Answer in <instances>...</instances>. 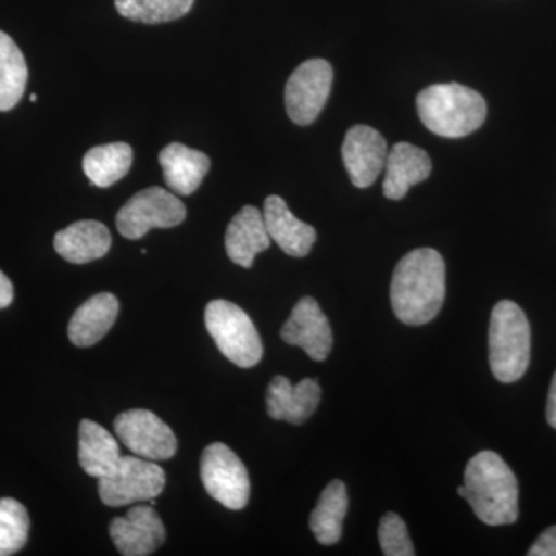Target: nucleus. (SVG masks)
I'll list each match as a JSON object with an SVG mask.
<instances>
[{
    "label": "nucleus",
    "mask_w": 556,
    "mask_h": 556,
    "mask_svg": "<svg viewBox=\"0 0 556 556\" xmlns=\"http://www.w3.org/2000/svg\"><path fill=\"white\" fill-rule=\"evenodd\" d=\"M200 475L208 495L229 510L248 506L251 495L248 470L228 445L214 442L204 450Z\"/></svg>",
    "instance_id": "obj_8"
},
{
    "label": "nucleus",
    "mask_w": 556,
    "mask_h": 556,
    "mask_svg": "<svg viewBox=\"0 0 556 556\" xmlns=\"http://www.w3.org/2000/svg\"><path fill=\"white\" fill-rule=\"evenodd\" d=\"M546 416L547 422L556 430V372L548 390Z\"/></svg>",
    "instance_id": "obj_30"
},
{
    "label": "nucleus",
    "mask_w": 556,
    "mask_h": 556,
    "mask_svg": "<svg viewBox=\"0 0 556 556\" xmlns=\"http://www.w3.org/2000/svg\"><path fill=\"white\" fill-rule=\"evenodd\" d=\"M24 54L7 33L0 31V112L16 108L27 87Z\"/></svg>",
    "instance_id": "obj_24"
},
{
    "label": "nucleus",
    "mask_w": 556,
    "mask_h": 556,
    "mask_svg": "<svg viewBox=\"0 0 556 556\" xmlns=\"http://www.w3.org/2000/svg\"><path fill=\"white\" fill-rule=\"evenodd\" d=\"M266 229L270 240L276 241L278 248L291 257H306L317 240L316 229L306 223L300 222L283 199L270 195L263 207Z\"/></svg>",
    "instance_id": "obj_15"
},
{
    "label": "nucleus",
    "mask_w": 556,
    "mask_h": 556,
    "mask_svg": "<svg viewBox=\"0 0 556 556\" xmlns=\"http://www.w3.org/2000/svg\"><path fill=\"white\" fill-rule=\"evenodd\" d=\"M208 334L223 356L240 368H252L262 361L263 345L251 317L236 303L212 300L204 313Z\"/></svg>",
    "instance_id": "obj_5"
},
{
    "label": "nucleus",
    "mask_w": 556,
    "mask_h": 556,
    "mask_svg": "<svg viewBox=\"0 0 556 556\" xmlns=\"http://www.w3.org/2000/svg\"><path fill=\"white\" fill-rule=\"evenodd\" d=\"M166 473L155 460L121 456L118 464L98 482L101 501L109 507H123L153 501L163 493Z\"/></svg>",
    "instance_id": "obj_6"
},
{
    "label": "nucleus",
    "mask_w": 556,
    "mask_h": 556,
    "mask_svg": "<svg viewBox=\"0 0 556 556\" xmlns=\"http://www.w3.org/2000/svg\"><path fill=\"white\" fill-rule=\"evenodd\" d=\"M193 0H115L121 16L142 24H163L186 16Z\"/></svg>",
    "instance_id": "obj_25"
},
{
    "label": "nucleus",
    "mask_w": 556,
    "mask_h": 556,
    "mask_svg": "<svg viewBox=\"0 0 556 556\" xmlns=\"http://www.w3.org/2000/svg\"><path fill=\"white\" fill-rule=\"evenodd\" d=\"M110 538L121 555H152L166 541V529L155 508L137 506L126 517L113 519L109 527Z\"/></svg>",
    "instance_id": "obj_13"
},
{
    "label": "nucleus",
    "mask_w": 556,
    "mask_h": 556,
    "mask_svg": "<svg viewBox=\"0 0 556 556\" xmlns=\"http://www.w3.org/2000/svg\"><path fill=\"white\" fill-rule=\"evenodd\" d=\"M79 464L89 477L102 478L116 467L121 459L116 439L90 419L79 424Z\"/></svg>",
    "instance_id": "obj_21"
},
{
    "label": "nucleus",
    "mask_w": 556,
    "mask_h": 556,
    "mask_svg": "<svg viewBox=\"0 0 556 556\" xmlns=\"http://www.w3.org/2000/svg\"><path fill=\"white\" fill-rule=\"evenodd\" d=\"M379 543L383 555L387 556H413L416 554L404 519L393 511L380 519Z\"/></svg>",
    "instance_id": "obj_27"
},
{
    "label": "nucleus",
    "mask_w": 556,
    "mask_h": 556,
    "mask_svg": "<svg viewBox=\"0 0 556 556\" xmlns=\"http://www.w3.org/2000/svg\"><path fill=\"white\" fill-rule=\"evenodd\" d=\"M30 517L13 497L0 500V556L17 554L27 544Z\"/></svg>",
    "instance_id": "obj_26"
},
{
    "label": "nucleus",
    "mask_w": 556,
    "mask_h": 556,
    "mask_svg": "<svg viewBox=\"0 0 556 556\" xmlns=\"http://www.w3.org/2000/svg\"><path fill=\"white\" fill-rule=\"evenodd\" d=\"M112 247L108 226L94 219L73 223L54 236V249L73 265H86L104 257Z\"/></svg>",
    "instance_id": "obj_18"
},
{
    "label": "nucleus",
    "mask_w": 556,
    "mask_h": 556,
    "mask_svg": "<svg viewBox=\"0 0 556 556\" xmlns=\"http://www.w3.org/2000/svg\"><path fill=\"white\" fill-rule=\"evenodd\" d=\"M119 314V300L110 292H101L87 300L73 314L68 325V338L73 345H97L115 325Z\"/></svg>",
    "instance_id": "obj_19"
},
{
    "label": "nucleus",
    "mask_w": 556,
    "mask_h": 556,
    "mask_svg": "<svg viewBox=\"0 0 556 556\" xmlns=\"http://www.w3.org/2000/svg\"><path fill=\"white\" fill-rule=\"evenodd\" d=\"M30 100L35 102L36 100H38V97H36V94H31Z\"/></svg>",
    "instance_id": "obj_31"
},
{
    "label": "nucleus",
    "mask_w": 556,
    "mask_h": 556,
    "mask_svg": "<svg viewBox=\"0 0 556 556\" xmlns=\"http://www.w3.org/2000/svg\"><path fill=\"white\" fill-rule=\"evenodd\" d=\"M433 164L426 150L397 142L388 152L386 163V181H383V195L388 200H402L408 190L430 177Z\"/></svg>",
    "instance_id": "obj_16"
},
{
    "label": "nucleus",
    "mask_w": 556,
    "mask_h": 556,
    "mask_svg": "<svg viewBox=\"0 0 556 556\" xmlns=\"http://www.w3.org/2000/svg\"><path fill=\"white\" fill-rule=\"evenodd\" d=\"M14 298V289L13 283H11L10 278L5 276V274L0 270V309L7 308V306L11 305Z\"/></svg>",
    "instance_id": "obj_29"
},
{
    "label": "nucleus",
    "mask_w": 556,
    "mask_h": 556,
    "mask_svg": "<svg viewBox=\"0 0 556 556\" xmlns=\"http://www.w3.org/2000/svg\"><path fill=\"white\" fill-rule=\"evenodd\" d=\"M263 212L257 207L244 206L229 223L225 247L228 257L241 268H251L255 255L270 247Z\"/></svg>",
    "instance_id": "obj_17"
},
{
    "label": "nucleus",
    "mask_w": 556,
    "mask_h": 556,
    "mask_svg": "<svg viewBox=\"0 0 556 556\" xmlns=\"http://www.w3.org/2000/svg\"><path fill=\"white\" fill-rule=\"evenodd\" d=\"M119 441L130 452L149 460H167L178 448L177 438L166 422L148 409H130L115 419Z\"/></svg>",
    "instance_id": "obj_10"
},
{
    "label": "nucleus",
    "mask_w": 556,
    "mask_h": 556,
    "mask_svg": "<svg viewBox=\"0 0 556 556\" xmlns=\"http://www.w3.org/2000/svg\"><path fill=\"white\" fill-rule=\"evenodd\" d=\"M447 294L445 262L431 248L415 249L401 258L391 280V306L402 324L420 327L441 313Z\"/></svg>",
    "instance_id": "obj_1"
},
{
    "label": "nucleus",
    "mask_w": 556,
    "mask_h": 556,
    "mask_svg": "<svg viewBox=\"0 0 556 556\" xmlns=\"http://www.w3.org/2000/svg\"><path fill=\"white\" fill-rule=\"evenodd\" d=\"M386 138L369 126H354L346 131L342 146L343 163L351 182L358 189L369 188L386 169Z\"/></svg>",
    "instance_id": "obj_11"
},
{
    "label": "nucleus",
    "mask_w": 556,
    "mask_h": 556,
    "mask_svg": "<svg viewBox=\"0 0 556 556\" xmlns=\"http://www.w3.org/2000/svg\"><path fill=\"white\" fill-rule=\"evenodd\" d=\"M186 219V206L169 190L149 188L135 193L116 215L124 239L139 240L152 229H169Z\"/></svg>",
    "instance_id": "obj_7"
},
{
    "label": "nucleus",
    "mask_w": 556,
    "mask_h": 556,
    "mask_svg": "<svg viewBox=\"0 0 556 556\" xmlns=\"http://www.w3.org/2000/svg\"><path fill=\"white\" fill-rule=\"evenodd\" d=\"M466 496L475 515L486 526L514 525L519 517L517 477L495 452H481L468 460L464 473Z\"/></svg>",
    "instance_id": "obj_2"
},
{
    "label": "nucleus",
    "mask_w": 556,
    "mask_h": 556,
    "mask_svg": "<svg viewBox=\"0 0 556 556\" xmlns=\"http://www.w3.org/2000/svg\"><path fill=\"white\" fill-rule=\"evenodd\" d=\"M530 325L525 311L503 300L492 311L489 329V358L493 376L500 382H517L530 364Z\"/></svg>",
    "instance_id": "obj_4"
},
{
    "label": "nucleus",
    "mask_w": 556,
    "mask_h": 556,
    "mask_svg": "<svg viewBox=\"0 0 556 556\" xmlns=\"http://www.w3.org/2000/svg\"><path fill=\"white\" fill-rule=\"evenodd\" d=\"M134 163V150L126 142L97 146L86 153L83 169L90 185L110 188L129 174Z\"/></svg>",
    "instance_id": "obj_23"
},
{
    "label": "nucleus",
    "mask_w": 556,
    "mask_h": 556,
    "mask_svg": "<svg viewBox=\"0 0 556 556\" xmlns=\"http://www.w3.org/2000/svg\"><path fill=\"white\" fill-rule=\"evenodd\" d=\"M348 511L346 485L342 481L329 482L309 518V527L318 543L324 546L338 544L342 538L343 521Z\"/></svg>",
    "instance_id": "obj_22"
},
{
    "label": "nucleus",
    "mask_w": 556,
    "mask_h": 556,
    "mask_svg": "<svg viewBox=\"0 0 556 556\" xmlns=\"http://www.w3.org/2000/svg\"><path fill=\"white\" fill-rule=\"evenodd\" d=\"M529 556H556V526L548 527L541 533L536 543L527 552Z\"/></svg>",
    "instance_id": "obj_28"
},
{
    "label": "nucleus",
    "mask_w": 556,
    "mask_h": 556,
    "mask_svg": "<svg viewBox=\"0 0 556 556\" xmlns=\"http://www.w3.org/2000/svg\"><path fill=\"white\" fill-rule=\"evenodd\" d=\"M417 113L438 137L463 138L484 124L486 102L463 84H434L417 94Z\"/></svg>",
    "instance_id": "obj_3"
},
{
    "label": "nucleus",
    "mask_w": 556,
    "mask_h": 556,
    "mask_svg": "<svg viewBox=\"0 0 556 556\" xmlns=\"http://www.w3.org/2000/svg\"><path fill=\"white\" fill-rule=\"evenodd\" d=\"M281 339L288 345L302 348L313 361L324 362L329 356L332 348L331 325L316 300H299L281 328Z\"/></svg>",
    "instance_id": "obj_12"
},
{
    "label": "nucleus",
    "mask_w": 556,
    "mask_h": 556,
    "mask_svg": "<svg viewBox=\"0 0 556 556\" xmlns=\"http://www.w3.org/2000/svg\"><path fill=\"white\" fill-rule=\"evenodd\" d=\"M332 79L331 64L325 60H309L294 70L285 90V104L292 123L309 126L317 119L331 93Z\"/></svg>",
    "instance_id": "obj_9"
},
{
    "label": "nucleus",
    "mask_w": 556,
    "mask_h": 556,
    "mask_svg": "<svg viewBox=\"0 0 556 556\" xmlns=\"http://www.w3.org/2000/svg\"><path fill=\"white\" fill-rule=\"evenodd\" d=\"M159 160L164 181L178 195H192L211 169L207 155L179 142H172L161 150Z\"/></svg>",
    "instance_id": "obj_20"
},
{
    "label": "nucleus",
    "mask_w": 556,
    "mask_h": 556,
    "mask_svg": "<svg viewBox=\"0 0 556 556\" xmlns=\"http://www.w3.org/2000/svg\"><path fill=\"white\" fill-rule=\"evenodd\" d=\"M320 399L321 388L317 380L303 379L292 386L288 378L276 376L270 380L266 405L273 419L300 426L316 413Z\"/></svg>",
    "instance_id": "obj_14"
}]
</instances>
